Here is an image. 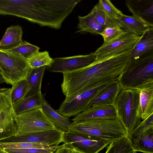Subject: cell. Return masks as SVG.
<instances>
[{"label": "cell", "mask_w": 153, "mask_h": 153, "mask_svg": "<svg viewBox=\"0 0 153 153\" xmlns=\"http://www.w3.org/2000/svg\"><path fill=\"white\" fill-rule=\"evenodd\" d=\"M45 99L41 92L26 97L13 104L16 114H19L34 108H41Z\"/></svg>", "instance_id": "44dd1931"}, {"label": "cell", "mask_w": 153, "mask_h": 153, "mask_svg": "<svg viewBox=\"0 0 153 153\" xmlns=\"http://www.w3.org/2000/svg\"><path fill=\"white\" fill-rule=\"evenodd\" d=\"M14 120L17 130L14 137L23 136L51 130L56 127L44 112L41 107L16 114Z\"/></svg>", "instance_id": "52a82bcc"}, {"label": "cell", "mask_w": 153, "mask_h": 153, "mask_svg": "<svg viewBox=\"0 0 153 153\" xmlns=\"http://www.w3.org/2000/svg\"><path fill=\"white\" fill-rule=\"evenodd\" d=\"M5 83L4 80L3 79L1 75L0 74V85Z\"/></svg>", "instance_id": "74e56055"}, {"label": "cell", "mask_w": 153, "mask_h": 153, "mask_svg": "<svg viewBox=\"0 0 153 153\" xmlns=\"http://www.w3.org/2000/svg\"><path fill=\"white\" fill-rule=\"evenodd\" d=\"M68 131L104 140L111 143L128 136L126 129L117 118L88 119L71 124Z\"/></svg>", "instance_id": "7a4b0ae2"}, {"label": "cell", "mask_w": 153, "mask_h": 153, "mask_svg": "<svg viewBox=\"0 0 153 153\" xmlns=\"http://www.w3.org/2000/svg\"><path fill=\"white\" fill-rule=\"evenodd\" d=\"M68 153H82L73 149L68 147Z\"/></svg>", "instance_id": "d590c367"}, {"label": "cell", "mask_w": 153, "mask_h": 153, "mask_svg": "<svg viewBox=\"0 0 153 153\" xmlns=\"http://www.w3.org/2000/svg\"><path fill=\"white\" fill-rule=\"evenodd\" d=\"M131 51L94 61L78 70L62 73L61 87L64 95L73 97L98 84L118 79L128 62Z\"/></svg>", "instance_id": "6da1fadb"}, {"label": "cell", "mask_w": 153, "mask_h": 153, "mask_svg": "<svg viewBox=\"0 0 153 153\" xmlns=\"http://www.w3.org/2000/svg\"><path fill=\"white\" fill-rule=\"evenodd\" d=\"M153 53V28L147 30L131 51L128 62L134 61L145 55Z\"/></svg>", "instance_id": "2e32d148"}, {"label": "cell", "mask_w": 153, "mask_h": 153, "mask_svg": "<svg viewBox=\"0 0 153 153\" xmlns=\"http://www.w3.org/2000/svg\"><path fill=\"white\" fill-rule=\"evenodd\" d=\"M117 118L115 110L113 106H91L75 116L72 120V124L90 119L97 118L114 119Z\"/></svg>", "instance_id": "5bb4252c"}, {"label": "cell", "mask_w": 153, "mask_h": 153, "mask_svg": "<svg viewBox=\"0 0 153 153\" xmlns=\"http://www.w3.org/2000/svg\"><path fill=\"white\" fill-rule=\"evenodd\" d=\"M91 11L97 22L105 28L118 27L121 28L118 21L108 15L104 11L97 7L96 5Z\"/></svg>", "instance_id": "4316f807"}, {"label": "cell", "mask_w": 153, "mask_h": 153, "mask_svg": "<svg viewBox=\"0 0 153 153\" xmlns=\"http://www.w3.org/2000/svg\"><path fill=\"white\" fill-rule=\"evenodd\" d=\"M126 5L133 15L153 24V0H129Z\"/></svg>", "instance_id": "9a60e30c"}, {"label": "cell", "mask_w": 153, "mask_h": 153, "mask_svg": "<svg viewBox=\"0 0 153 153\" xmlns=\"http://www.w3.org/2000/svg\"><path fill=\"white\" fill-rule=\"evenodd\" d=\"M31 70L27 59L10 51L0 50V71L7 84L12 86L26 80Z\"/></svg>", "instance_id": "8992f818"}, {"label": "cell", "mask_w": 153, "mask_h": 153, "mask_svg": "<svg viewBox=\"0 0 153 153\" xmlns=\"http://www.w3.org/2000/svg\"><path fill=\"white\" fill-rule=\"evenodd\" d=\"M117 20L124 31L140 36L148 30L153 28V24L133 15L123 14Z\"/></svg>", "instance_id": "4fadbf2b"}, {"label": "cell", "mask_w": 153, "mask_h": 153, "mask_svg": "<svg viewBox=\"0 0 153 153\" xmlns=\"http://www.w3.org/2000/svg\"><path fill=\"white\" fill-rule=\"evenodd\" d=\"M137 152H135L134 153H137Z\"/></svg>", "instance_id": "f35d334b"}, {"label": "cell", "mask_w": 153, "mask_h": 153, "mask_svg": "<svg viewBox=\"0 0 153 153\" xmlns=\"http://www.w3.org/2000/svg\"><path fill=\"white\" fill-rule=\"evenodd\" d=\"M65 132L55 128L34 133L24 136L13 137L0 141L9 143L29 142L41 144L48 147L59 146L63 143Z\"/></svg>", "instance_id": "8fae6325"}, {"label": "cell", "mask_w": 153, "mask_h": 153, "mask_svg": "<svg viewBox=\"0 0 153 153\" xmlns=\"http://www.w3.org/2000/svg\"><path fill=\"white\" fill-rule=\"evenodd\" d=\"M53 61V59L50 56L48 52L46 51H38L27 59L28 64L31 69L49 66Z\"/></svg>", "instance_id": "484cf974"}, {"label": "cell", "mask_w": 153, "mask_h": 153, "mask_svg": "<svg viewBox=\"0 0 153 153\" xmlns=\"http://www.w3.org/2000/svg\"><path fill=\"white\" fill-rule=\"evenodd\" d=\"M0 74H1L0 71Z\"/></svg>", "instance_id": "ab89813d"}, {"label": "cell", "mask_w": 153, "mask_h": 153, "mask_svg": "<svg viewBox=\"0 0 153 153\" xmlns=\"http://www.w3.org/2000/svg\"><path fill=\"white\" fill-rule=\"evenodd\" d=\"M99 9L103 10L108 15L117 20L123 14L109 0H100L96 5Z\"/></svg>", "instance_id": "f1b7e54d"}, {"label": "cell", "mask_w": 153, "mask_h": 153, "mask_svg": "<svg viewBox=\"0 0 153 153\" xmlns=\"http://www.w3.org/2000/svg\"><path fill=\"white\" fill-rule=\"evenodd\" d=\"M12 86L0 89V141L15 137L17 128L12 100Z\"/></svg>", "instance_id": "ba28073f"}, {"label": "cell", "mask_w": 153, "mask_h": 153, "mask_svg": "<svg viewBox=\"0 0 153 153\" xmlns=\"http://www.w3.org/2000/svg\"><path fill=\"white\" fill-rule=\"evenodd\" d=\"M0 153H10L6 151L0 146Z\"/></svg>", "instance_id": "8d00e7d4"}, {"label": "cell", "mask_w": 153, "mask_h": 153, "mask_svg": "<svg viewBox=\"0 0 153 153\" xmlns=\"http://www.w3.org/2000/svg\"><path fill=\"white\" fill-rule=\"evenodd\" d=\"M41 108L46 115L56 127L64 132L68 131L72 124L69 118L59 113L45 100Z\"/></svg>", "instance_id": "d6986e66"}, {"label": "cell", "mask_w": 153, "mask_h": 153, "mask_svg": "<svg viewBox=\"0 0 153 153\" xmlns=\"http://www.w3.org/2000/svg\"><path fill=\"white\" fill-rule=\"evenodd\" d=\"M140 91L121 88L114 107L117 118L128 134L140 123Z\"/></svg>", "instance_id": "277c9868"}, {"label": "cell", "mask_w": 153, "mask_h": 153, "mask_svg": "<svg viewBox=\"0 0 153 153\" xmlns=\"http://www.w3.org/2000/svg\"><path fill=\"white\" fill-rule=\"evenodd\" d=\"M46 67L43 66L31 69L27 79V89L24 98L41 92L42 79Z\"/></svg>", "instance_id": "ffe728a7"}, {"label": "cell", "mask_w": 153, "mask_h": 153, "mask_svg": "<svg viewBox=\"0 0 153 153\" xmlns=\"http://www.w3.org/2000/svg\"><path fill=\"white\" fill-rule=\"evenodd\" d=\"M124 31L118 27H107L105 28L100 34L103 39L104 45L112 41L119 36Z\"/></svg>", "instance_id": "d6a6232c"}, {"label": "cell", "mask_w": 153, "mask_h": 153, "mask_svg": "<svg viewBox=\"0 0 153 153\" xmlns=\"http://www.w3.org/2000/svg\"><path fill=\"white\" fill-rule=\"evenodd\" d=\"M135 152L130 139L127 136L110 143L105 153H134Z\"/></svg>", "instance_id": "d4e9b609"}, {"label": "cell", "mask_w": 153, "mask_h": 153, "mask_svg": "<svg viewBox=\"0 0 153 153\" xmlns=\"http://www.w3.org/2000/svg\"><path fill=\"white\" fill-rule=\"evenodd\" d=\"M63 143L82 153H98L111 143L91 136L68 131L65 132Z\"/></svg>", "instance_id": "30bf717a"}, {"label": "cell", "mask_w": 153, "mask_h": 153, "mask_svg": "<svg viewBox=\"0 0 153 153\" xmlns=\"http://www.w3.org/2000/svg\"><path fill=\"white\" fill-rule=\"evenodd\" d=\"M129 138L136 152L153 153V128L140 135Z\"/></svg>", "instance_id": "603a6c76"}, {"label": "cell", "mask_w": 153, "mask_h": 153, "mask_svg": "<svg viewBox=\"0 0 153 153\" xmlns=\"http://www.w3.org/2000/svg\"><path fill=\"white\" fill-rule=\"evenodd\" d=\"M95 59L94 52L86 55H79L72 56L56 57L53 62L47 67L51 72H63L74 71L86 67L94 62Z\"/></svg>", "instance_id": "7c38bea8"}, {"label": "cell", "mask_w": 153, "mask_h": 153, "mask_svg": "<svg viewBox=\"0 0 153 153\" xmlns=\"http://www.w3.org/2000/svg\"><path fill=\"white\" fill-rule=\"evenodd\" d=\"M118 81L121 88L140 91L153 83V53L145 55L132 62H128Z\"/></svg>", "instance_id": "3957f363"}, {"label": "cell", "mask_w": 153, "mask_h": 153, "mask_svg": "<svg viewBox=\"0 0 153 153\" xmlns=\"http://www.w3.org/2000/svg\"><path fill=\"white\" fill-rule=\"evenodd\" d=\"M117 79L97 84L70 98H65L56 111L68 118L76 116L91 107L93 100Z\"/></svg>", "instance_id": "5b68a950"}, {"label": "cell", "mask_w": 153, "mask_h": 153, "mask_svg": "<svg viewBox=\"0 0 153 153\" xmlns=\"http://www.w3.org/2000/svg\"><path fill=\"white\" fill-rule=\"evenodd\" d=\"M0 146L3 149H23L32 148L44 149L50 147L41 144L32 143H9L0 141Z\"/></svg>", "instance_id": "1f68e13d"}, {"label": "cell", "mask_w": 153, "mask_h": 153, "mask_svg": "<svg viewBox=\"0 0 153 153\" xmlns=\"http://www.w3.org/2000/svg\"><path fill=\"white\" fill-rule=\"evenodd\" d=\"M54 153H68V147L63 143L59 146Z\"/></svg>", "instance_id": "e575fe53"}, {"label": "cell", "mask_w": 153, "mask_h": 153, "mask_svg": "<svg viewBox=\"0 0 153 153\" xmlns=\"http://www.w3.org/2000/svg\"><path fill=\"white\" fill-rule=\"evenodd\" d=\"M12 86L11 98L13 104L24 98L27 89V79L20 81Z\"/></svg>", "instance_id": "4dcf8cb0"}, {"label": "cell", "mask_w": 153, "mask_h": 153, "mask_svg": "<svg viewBox=\"0 0 153 153\" xmlns=\"http://www.w3.org/2000/svg\"><path fill=\"white\" fill-rule=\"evenodd\" d=\"M40 48L26 41H24L16 47L8 50L19 55L27 60L39 51Z\"/></svg>", "instance_id": "83f0119b"}, {"label": "cell", "mask_w": 153, "mask_h": 153, "mask_svg": "<svg viewBox=\"0 0 153 153\" xmlns=\"http://www.w3.org/2000/svg\"><path fill=\"white\" fill-rule=\"evenodd\" d=\"M0 89H1V88H0Z\"/></svg>", "instance_id": "60d3db41"}, {"label": "cell", "mask_w": 153, "mask_h": 153, "mask_svg": "<svg viewBox=\"0 0 153 153\" xmlns=\"http://www.w3.org/2000/svg\"><path fill=\"white\" fill-rule=\"evenodd\" d=\"M140 36L124 31L112 41L102 45L94 52V61H99L127 51H132L140 38Z\"/></svg>", "instance_id": "9c48e42d"}, {"label": "cell", "mask_w": 153, "mask_h": 153, "mask_svg": "<svg viewBox=\"0 0 153 153\" xmlns=\"http://www.w3.org/2000/svg\"><path fill=\"white\" fill-rule=\"evenodd\" d=\"M59 146H51L44 149H4L10 153H54Z\"/></svg>", "instance_id": "836d02e7"}, {"label": "cell", "mask_w": 153, "mask_h": 153, "mask_svg": "<svg viewBox=\"0 0 153 153\" xmlns=\"http://www.w3.org/2000/svg\"><path fill=\"white\" fill-rule=\"evenodd\" d=\"M79 22L77 26V32L89 33L92 34H100L105 28L100 24L95 19L91 11L87 15L78 16Z\"/></svg>", "instance_id": "cb8c5ba5"}, {"label": "cell", "mask_w": 153, "mask_h": 153, "mask_svg": "<svg viewBox=\"0 0 153 153\" xmlns=\"http://www.w3.org/2000/svg\"><path fill=\"white\" fill-rule=\"evenodd\" d=\"M153 128V113L143 120L132 131L128 134L129 138L140 135L148 129Z\"/></svg>", "instance_id": "f546056e"}, {"label": "cell", "mask_w": 153, "mask_h": 153, "mask_svg": "<svg viewBox=\"0 0 153 153\" xmlns=\"http://www.w3.org/2000/svg\"><path fill=\"white\" fill-rule=\"evenodd\" d=\"M23 31L19 25L8 27L0 41V50L8 51L18 46L22 42Z\"/></svg>", "instance_id": "e0dca14e"}, {"label": "cell", "mask_w": 153, "mask_h": 153, "mask_svg": "<svg viewBox=\"0 0 153 153\" xmlns=\"http://www.w3.org/2000/svg\"><path fill=\"white\" fill-rule=\"evenodd\" d=\"M121 88L118 80L114 82L93 100L91 107L114 106Z\"/></svg>", "instance_id": "ac0fdd59"}, {"label": "cell", "mask_w": 153, "mask_h": 153, "mask_svg": "<svg viewBox=\"0 0 153 153\" xmlns=\"http://www.w3.org/2000/svg\"><path fill=\"white\" fill-rule=\"evenodd\" d=\"M140 111L143 120L153 113V83L140 91Z\"/></svg>", "instance_id": "7402d4cb"}]
</instances>
